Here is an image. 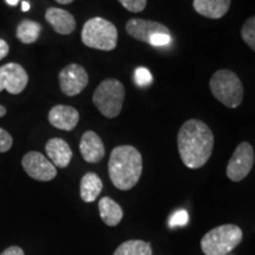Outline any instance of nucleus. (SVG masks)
Wrapping results in <instances>:
<instances>
[{
    "label": "nucleus",
    "instance_id": "1",
    "mask_svg": "<svg viewBox=\"0 0 255 255\" xmlns=\"http://www.w3.org/2000/svg\"><path fill=\"white\" fill-rule=\"evenodd\" d=\"M177 146L184 165L189 169H199L210 158L214 135L202 121L189 120L178 130Z\"/></svg>",
    "mask_w": 255,
    "mask_h": 255
},
{
    "label": "nucleus",
    "instance_id": "2",
    "mask_svg": "<svg viewBox=\"0 0 255 255\" xmlns=\"http://www.w3.org/2000/svg\"><path fill=\"white\" fill-rule=\"evenodd\" d=\"M108 168L114 186L120 190H129L136 186L142 175V156L135 146H116L111 151Z\"/></svg>",
    "mask_w": 255,
    "mask_h": 255
},
{
    "label": "nucleus",
    "instance_id": "3",
    "mask_svg": "<svg viewBox=\"0 0 255 255\" xmlns=\"http://www.w3.org/2000/svg\"><path fill=\"white\" fill-rule=\"evenodd\" d=\"M210 91L216 100L227 108L234 109L244 100V87L240 78L231 70H219L209 81Z\"/></svg>",
    "mask_w": 255,
    "mask_h": 255
},
{
    "label": "nucleus",
    "instance_id": "4",
    "mask_svg": "<svg viewBox=\"0 0 255 255\" xmlns=\"http://www.w3.org/2000/svg\"><path fill=\"white\" fill-rule=\"evenodd\" d=\"M242 241V231L237 225H222L209 231L201 240V250L206 255L231 254Z\"/></svg>",
    "mask_w": 255,
    "mask_h": 255
},
{
    "label": "nucleus",
    "instance_id": "5",
    "mask_svg": "<svg viewBox=\"0 0 255 255\" xmlns=\"http://www.w3.org/2000/svg\"><path fill=\"white\" fill-rule=\"evenodd\" d=\"M119 32L111 21L101 17L89 19L82 30L85 46L101 51H111L117 45Z\"/></svg>",
    "mask_w": 255,
    "mask_h": 255
},
{
    "label": "nucleus",
    "instance_id": "6",
    "mask_svg": "<svg viewBox=\"0 0 255 255\" xmlns=\"http://www.w3.org/2000/svg\"><path fill=\"white\" fill-rule=\"evenodd\" d=\"M126 98V89L120 81L105 79L98 85L92 96V101L100 113L108 119H116L121 114Z\"/></svg>",
    "mask_w": 255,
    "mask_h": 255
},
{
    "label": "nucleus",
    "instance_id": "7",
    "mask_svg": "<svg viewBox=\"0 0 255 255\" xmlns=\"http://www.w3.org/2000/svg\"><path fill=\"white\" fill-rule=\"evenodd\" d=\"M254 164V150L248 142H242L235 149L227 165V176L233 182H240L248 176Z\"/></svg>",
    "mask_w": 255,
    "mask_h": 255
},
{
    "label": "nucleus",
    "instance_id": "8",
    "mask_svg": "<svg viewBox=\"0 0 255 255\" xmlns=\"http://www.w3.org/2000/svg\"><path fill=\"white\" fill-rule=\"evenodd\" d=\"M21 164L28 176L33 180L47 182L57 176V168L49 158L38 151H30L21 159Z\"/></svg>",
    "mask_w": 255,
    "mask_h": 255
},
{
    "label": "nucleus",
    "instance_id": "9",
    "mask_svg": "<svg viewBox=\"0 0 255 255\" xmlns=\"http://www.w3.org/2000/svg\"><path fill=\"white\" fill-rule=\"evenodd\" d=\"M89 75L79 64H70L59 72V87L64 95L73 97L88 87Z\"/></svg>",
    "mask_w": 255,
    "mask_h": 255
},
{
    "label": "nucleus",
    "instance_id": "10",
    "mask_svg": "<svg viewBox=\"0 0 255 255\" xmlns=\"http://www.w3.org/2000/svg\"><path fill=\"white\" fill-rule=\"evenodd\" d=\"M28 83V75L17 63H8L0 68V92L6 90L11 95H19Z\"/></svg>",
    "mask_w": 255,
    "mask_h": 255
},
{
    "label": "nucleus",
    "instance_id": "11",
    "mask_svg": "<svg viewBox=\"0 0 255 255\" xmlns=\"http://www.w3.org/2000/svg\"><path fill=\"white\" fill-rule=\"evenodd\" d=\"M126 30L133 39L149 44L156 34L170 33V30L165 25L157 21L146 20V19H130L126 25Z\"/></svg>",
    "mask_w": 255,
    "mask_h": 255
},
{
    "label": "nucleus",
    "instance_id": "12",
    "mask_svg": "<svg viewBox=\"0 0 255 255\" xmlns=\"http://www.w3.org/2000/svg\"><path fill=\"white\" fill-rule=\"evenodd\" d=\"M49 122L57 129L71 131L79 122L78 110L69 105H56L50 110Z\"/></svg>",
    "mask_w": 255,
    "mask_h": 255
},
{
    "label": "nucleus",
    "instance_id": "13",
    "mask_svg": "<svg viewBox=\"0 0 255 255\" xmlns=\"http://www.w3.org/2000/svg\"><path fill=\"white\" fill-rule=\"evenodd\" d=\"M79 150L83 158L89 163H97L105 155V149L103 141L95 131H87L83 133Z\"/></svg>",
    "mask_w": 255,
    "mask_h": 255
},
{
    "label": "nucleus",
    "instance_id": "14",
    "mask_svg": "<svg viewBox=\"0 0 255 255\" xmlns=\"http://www.w3.org/2000/svg\"><path fill=\"white\" fill-rule=\"evenodd\" d=\"M45 19L57 33L71 34L76 28V20L70 12L63 8L50 7L45 12Z\"/></svg>",
    "mask_w": 255,
    "mask_h": 255
},
{
    "label": "nucleus",
    "instance_id": "15",
    "mask_svg": "<svg viewBox=\"0 0 255 255\" xmlns=\"http://www.w3.org/2000/svg\"><path fill=\"white\" fill-rule=\"evenodd\" d=\"M47 157L57 168H66L72 158V150L68 142L63 138H51L45 145Z\"/></svg>",
    "mask_w": 255,
    "mask_h": 255
},
{
    "label": "nucleus",
    "instance_id": "16",
    "mask_svg": "<svg viewBox=\"0 0 255 255\" xmlns=\"http://www.w3.org/2000/svg\"><path fill=\"white\" fill-rule=\"evenodd\" d=\"M232 0H194L197 13L210 19H220L228 12Z\"/></svg>",
    "mask_w": 255,
    "mask_h": 255
},
{
    "label": "nucleus",
    "instance_id": "17",
    "mask_svg": "<svg viewBox=\"0 0 255 255\" xmlns=\"http://www.w3.org/2000/svg\"><path fill=\"white\" fill-rule=\"evenodd\" d=\"M98 209H100L101 218L107 226L115 227L122 221L123 209L116 201L110 197H102L98 202Z\"/></svg>",
    "mask_w": 255,
    "mask_h": 255
},
{
    "label": "nucleus",
    "instance_id": "18",
    "mask_svg": "<svg viewBox=\"0 0 255 255\" xmlns=\"http://www.w3.org/2000/svg\"><path fill=\"white\" fill-rule=\"evenodd\" d=\"M103 189V182L95 173H87L81 181V197L84 202H94Z\"/></svg>",
    "mask_w": 255,
    "mask_h": 255
},
{
    "label": "nucleus",
    "instance_id": "19",
    "mask_svg": "<svg viewBox=\"0 0 255 255\" xmlns=\"http://www.w3.org/2000/svg\"><path fill=\"white\" fill-rule=\"evenodd\" d=\"M41 32V25L37 21L24 19L17 26V38L23 44H33L38 40Z\"/></svg>",
    "mask_w": 255,
    "mask_h": 255
},
{
    "label": "nucleus",
    "instance_id": "20",
    "mask_svg": "<svg viewBox=\"0 0 255 255\" xmlns=\"http://www.w3.org/2000/svg\"><path fill=\"white\" fill-rule=\"evenodd\" d=\"M114 255H152V248L149 242L129 240L120 245Z\"/></svg>",
    "mask_w": 255,
    "mask_h": 255
},
{
    "label": "nucleus",
    "instance_id": "21",
    "mask_svg": "<svg viewBox=\"0 0 255 255\" xmlns=\"http://www.w3.org/2000/svg\"><path fill=\"white\" fill-rule=\"evenodd\" d=\"M241 37L245 43L255 52V15L244 24L241 28Z\"/></svg>",
    "mask_w": 255,
    "mask_h": 255
},
{
    "label": "nucleus",
    "instance_id": "22",
    "mask_svg": "<svg viewBox=\"0 0 255 255\" xmlns=\"http://www.w3.org/2000/svg\"><path fill=\"white\" fill-rule=\"evenodd\" d=\"M135 81L139 87H145L152 82V76L150 71L146 68H137L135 70Z\"/></svg>",
    "mask_w": 255,
    "mask_h": 255
},
{
    "label": "nucleus",
    "instance_id": "23",
    "mask_svg": "<svg viewBox=\"0 0 255 255\" xmlns=\"http://www.w3.org/2000/svg\"><path fill=\"white\" fill-rule=\"evenodd\" d=\"M119 1L124 8L133 13L142 12L146 6V0H119Z\"/></svg>",
    "mask_w": 255,
    "mask_h": 255
},
{
    "label": "nucleus",
    "instance_id": "24",
    "mask_svg": "<svg viewBox=\"0 0 255 255\" xmlns=\"http://www.w3.org/2000/svg\"><path fill=\"white\" fill-rule=\"evenodd\" d=\"M188 220H189V216H188V213L184 209L177 210L175 212L173 216L170 218V221H169V225L171 227H176V226H184L188 223Z\"/></svg>",
    "mask_w": 255,
    "mask_h": 255
},
{
    "label": "nucleus",
    "instance_id": "25",
    "mask_svg": "<svg viewBox=\"0 0 255 255\" xmlns=\"http://www.w3.org/2000/svg\"><path fill=\"white\" fill-rule=\"evenodd\" d=\"M13 139L6 130L0 128V152H6L12 148Z\"/></svg>",
    "mask_w": 255,
    "mask_h": 255
},
{
    "label": "nucleus",
    "instance_id": "26",
    "mask_svg": "<svg viewBox=\"0 0 255 255\" xmlns=\"http://www.w3.org/2000/svg\"><path fill=\"white\" fill-rule=\"evenodd\" d=\"M173 41L170 33H158L150 41L151 46H165Z\"/></svg>",
    "mask_w": 255,
    "mask_h": 255
},
{
    "label": "nucleus",
    "instance_id": "27",
    "mask_svg": "<svg viewBox=\"0 0 255 255\" xmlns=\"http://www.w3.org/2000/svg\"><path fill=\"white\" fill-rule=\"evenodd\" d=\"M0 255H25L24 251L18 246H11L2 252Z\"/></svg>",
    "mask_w": 255,
    "mask_h": 255
},
{
    "label": "nucleus",
    "instance_id": "28",
    "mask_svg": "<svg viewBox=\"0 0 255 255\" xmlns=\"http://www.w3.org/2000/svg\"><path fill=\"white\" fill-rule=\"evenodd\" d=\"M8 52H9L8 44L6 43L4 39H0V60L4 59L5 57L8 55Z\"/></svg>",
    "mask_w": 255,
    "mask_h": 255
},
{
    "label": "nucleus",
    "instance_id": "29",
    "mask_svg": "<svg viewBox=\"0 0 255 255\" xmlns=\"http://www.w3.org/2000/svg\"><path fill=\"white\" fill-rule=\"evenodd\" d=\"M31 8V5L28 4L27 1H21V9H23L24 12H26V11H28V9Z\"/></svg>",
    "mask_w": 255,
    "mask_h": 255
},
{
    "label": "nucleus",
    "instance_id": "30",
    "mask_svg": "<svg viewBox=\"0 0 255 255\" xmlns=\"http://www.w3.org/2000/svg\"><path fill=\"white\" fill-rule=\"evenodd\" d=\"M55 1H57L58 4H62V5H68V4H71L73 0H55Z\"/></svg>",
    "mask_w": 255,
    "mask_h": 255
},
{
    "label": "nucleus",
    "instance_id": "31",
    "mask_svg": "<svg viewBox=\"0 0 255 255\" xmlns=\"http://www.w3.org/2000/svg\"><path fill=\"white\" fill-rule=\"evenodd\" d=\"M6 2H7L9 6H15L19 2V0H6Z\"/></svg>",
    "mask_w": 255,
    "mask_h": 255
},
{
    "label": "nucleus",
    "instance_id": "32",
    "mask_svg": "<svg viewBox=\"0 0 255 255\" xmlns=\"http://www.w3.org/2000/svg\"><path fill=\"white\" fill-rule=\"evenodd\" d=\"M6 108L5 107H2V105H0V117H2V116H5L6 115Z\"/></svg>",
    "mask_w": 255,
    "mask_h": 255
},
{
    "label": "nucleus",
    "instance_id": "33",
    "mask_svg": "<svg viewBox=\"0 0 255 255\" xmlns=\"http://www.w3.org/2000/svg\"><path fill=\"white\" fill-rule=\"evenodd\" d=\"M227 255H234V254H227Z\"/></svg>",
    "mask_w": 255,
    "mask_h": 255
}]
</instances>
